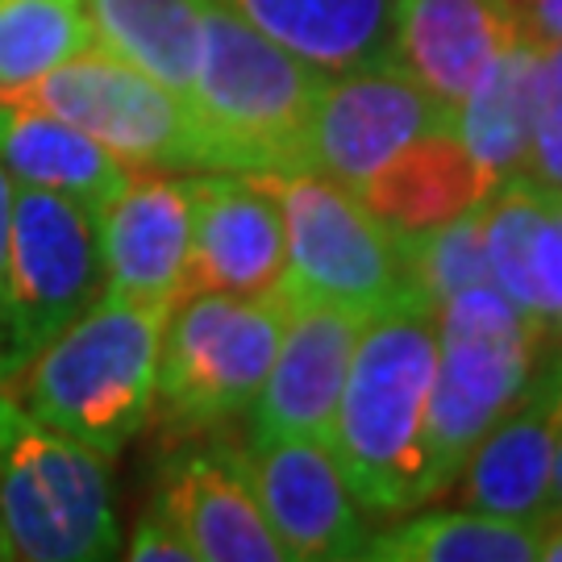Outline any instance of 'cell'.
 Here are the masks:
<instances>
[{
  "label": "cell",
  "instance_id": "ac0fdd59",
  "mask_svg": "<svg viewBox=\"0 0 562 562\" xmlns=\"http://www.w3.org/2000/svg\"><path fill=\"white\" fill-rule=\"evenodd\" d=\"M0 167L13 183L59 192L92 217L130 180V167L101 142L13 92H0Z\"/></svg>",
  "mask_w": 562,
  "mask_h": 562
},
{
  "label": "cell",
  "instance_id": "6da1fadb",
  "mask_svg": "<svg viewBox=\"0 0 562 562\" xmlns=\"http://www.w3.org/2000/svg\"><path fill=\"white\" fill-rule=\"evenodd\" d=\"M438 367V304L417 283L362 322L329 450L367 517L425 508V413Z\"/></svg>",
  "mask_w": 562,
  "mask_h": 562
},
{
  "label": "cell",
  "instance_id": "603a6c76",
  "mask_svg": "<svg viewBox=\"0 0 562 562\" xmlns=\"http://www.w3.org/2000/svg\"><path fill=\"white\" fill-rule=\"evenodd\" d=\"M542 525L508 521L480 508L417 513L367 538L362 559L375 562H533Z\"/></svg>",
  "mask_w": 562,
  "mask_h": 562
},
{
  "label": "cell",
  "instance_id": "cb8c5ba5",
  "mask_svg": "<svg viewBox=\"0 0 562 562\" xmlns=\"http://www.w3.org/2000/svg\"><path fill=\"white\" fill-rule=\"evenodd\" d=\"M92 46L83 0H0V92L42 80Z\"/></svg>",
  "mask_w": 562,
  "mask_h": 562
},
{
  "label": "cell",
  "instance_id": "d6a6232c",
  "mask_svg": "<svg viewBox=\"0 0 562 562\" xmlns=\"http://www.w3.org/2000/svg\"><path fill=\"white\" fill-rule=\"evenodd\" d=\"M0 559H4V550H0Z\"/></svg>",
  "mask_w": 562,
  "mask_h": 562
},
{
  "label": "cell",
  "instance_id": "9c48e42d",
  "mask_svg": "<svg viewBox=\"0 0 562 562\" xmlns=\"http://www.w3.org/2000/svg\"><path fill=\"white\" fill-rule=\"evenodd\" d=\"M101 296L104 267L97 217L59 192L13 183L9 308H4L13 371Z\"/></svg>",
  "mask_w": 562,
  "mask_h": 562
},
{
  "label": "cell",
  "instance_id": "e0dca14e",
  "mask_svg": "<svg viewBox=\"0 0 562 562\" xmlns=\"http://www.w3.org/2000/svg\"><path fill=\"white\" fill-rule=\"evenodd\" d=\"M150 504L180 529L196 562H288L255 492L241 480L234 446L176 454Z\"/></svg>",
  "mask_w": 562,
  "mask_h": 562
},
{
  "label": "cell",
  "instance_id": "4dcf8cb0",
  "mask_svg": "<svg viewBox=\"0 0 562 562\" xmlns=\"http://www.w3.org/2000/svg\"><path fill=\"white\" fill-rule=\"evenodd\" d=\"M554 517H562V425L559 442H554V467H550V496H546V521H554Z\"/></svg>",
  "mask_w": 562,
  "mask_h": 562
},
{
  "label": "cell",
  "instance_id": "5b68a950",
  "mask_svg": "<svg viewBox=\"0 0 562 562\" xmlns=\"http://www.w3.org/2000/svg\"><path fill=\"white\" fill-rule=\"evenodd\" d=\"M288 322V296L183 292L162 325L150 417L162 438H213L250 413Z\"/></svg>",
  "mask_w": 562,
  "mask_h": 562
},
{
  "label": "cell",
  "instance_id": "5bb4252c",
  "mask_svg": "<svg viewBox=\"0 0 562 562\" xmlns=\"http://www.w3.org/2000/svg\"><path fill=\"white\" fill-rule=\"evenodd\" d=\"M192 238L188 176L138 167L113 201L97 213L104 296L171 308L183 292Z\"/></svg>",
  "mask_w": 562,
  "mask_h": 562
},
{
  "label": "cell",
  "instance_id": "4fadbf2b",
  "mask_svg": "<svg viewBox=\"0 0 562 562\" xmlns=\"http://www.w3.org/2000/svg\"><path fill=\"white\" fill-rule=\"evenodd\" d=\"M371 313L334 301H288L280 346L259 396L250 404V434H301L329 446L341 383L355 341Z\"/></svg>",
  "mask_w": 562,
  "mask_h": 562
},
{
  "label": "cell",
  "instance_id": "d6986e66",
  "mask_svg": "<svg viewBox=\"0 0 562 562\" xmlns=\"http://www.w3.org/2000/svg\"><path fill=\"white\" fill-rule=\"evenodd\" d=\"M492 188L454 125H442L401 146L355 196L396 234H422L483 204Z\"/></svg>",
  "mask_w": 562,
  "mask_h": 562
},
{
  "label": "cell",
  "instance_id": "1f68e13d",
  "mask_svg": "<svg viewBox=\"0 0 562 562\" xmlns=\"http://www.w3.org/2000/svg\"><path fill=\"white\" fill-rule=\"evenodd\" d=\"M538 559L542 562H562V517L542 525V538H538Z\"/></svg>",
  "mask_w": 562,
  "mask_h": 562
},
{
  "label": "cell",
  "instance_id": "7a4b0ae2",
  "mask_svg": "<svg viewBox=\"0 0 562 562\" xmlns=\"http://www.w3.org/2000/svg\"><path fill=\"white\" fill-rule=\"evenodd\" d=\"M167 313L159 304L101 296L0 387L42 425L101 459H117L150 422Z\"/></svg>",
  "mask_w": 562,
  "mask_h": 562
},
{
  "label": "cell",
  "instance_id": "ba28073f",
  "mask_svg": "<svg viewBox=\"0 0 562 562\" xmlns=\"http://www.w3.org/2000/svg\"><path fill=\"white\" fill-rule=\"evenodd\" d=\"M13 97L71 121L125 167L204 171V150L188 104L101 46L50 67L42 80L13 88Z\"/></svg>",
  "mask_w": 562,
  "mask_h": 562
},
{
  "label": "cell",
  "instance_id": "2e32d148",
  "mask_svg": "<svg viewBox=\"0 0 562 562\" xmlns=\"http://www.w3.org/2000/svg\"><path fill=\"white\" fill-rule=\"evenodd\" d=\"M521 38L517 0H396L392 59L454 121L462 101Z\"/></svg>",
  "mask_w": 562,
  "mask_h": 562
},
{
  "label": "cell",
  "instance_id": "4316f807",
  "mask_svg": "<svg viewBox=\"0 0 562 562\" xmlns=\"http://www.w3.org/2000/svg\"><path fill=\"white\" fill-rule=\"evenodd\" d=\"M517 180L562 188V101H538L533 113V138L525 155V171Z\"/></svg>",
  "mask_w": 562,
  "mask_h": 562
},
{
  "label": "cell",
  "instance_id": "d4e9b609",
  "mask_svg": "<svg viewBox=\"0 0 562 562\" xmlns=\"http://www.w3.org/2000/svg\"><path fill=\"white\" fill-rule=\"evenodd\" d=\"M404 255H408V276L434 304L450 301L454 292L471 283L492 280L487 276V250H483V204L467 209L450 222L404 234Z\"/></svg>",
  "mask_w": 562,
  "mask_h": 562
},
{
  "label": "cell",
  "instance_id": "f546056e",
  "mask_svg": "<svg viewBox=\"0 0 562 562\" xmlns=\"http://www.w3.org/2000/svg\"><path fill=\"white\" fill-rule=\"evenodd\" d=\"M525 34L533 42H562V0H529V9H521Z\"/></svg>",
  "mask_w": 562,
  "mask_h": 562
},
{
  "label": "cell",
  "instance_id": "3957f363",
  "mask_svg": "<svg viewBox=\"0 0 562 562\" xmlns=\"http://www.w3.org/2000/svg\"><path fill=\"white\" fill-rule=\"evenodd\" d=\"M322 83V71L262 38L222 0H204L201 67L188 92L204 171H304Z\"/></svg>",
  "mask_w": 562,
  "mask_h": 562
},
{
  "label": "cell",
  "instance_id": "8992f818",
  "mask_svg": "<svg viewBox=\"0 0 562 562\" xmlns=\"http://www.w3.org/2000/svg\"><path fill=\"white\" fill-rule=\"evenodd\" d=\"M109 459L30 417L0 387V550L25 562L121 554Z\"/></svg>",
  "mask_w": 562,
  "mask_h": 562
},
{
  "label": "cell",
  "instance_id": "ffe728a7",
  "mask_svg": "<svg viewBox=\"0 0 562 562\" xmlns=\"http://www.w3.org/2000/svg\"><path fill=\"white\" fill-rule=\"evenodd\" d=\"M322 76L392 59L396 0H222Z\"/></svg>",
  "mask_w": 562,
  "mask_h": 562
},
{
  "label": "cell",
  "instance_id": "30bf717a",
  "mask_svg": "<svg viewBox=\"0 0 562 562\" xmlns=\"http://www.w3.org/2000/svg\"><path fill=\"white\" fill-rule=\"evenodd\" d=\"M234 462L288 562L362 559L371 538L362 525L367 513L350 496L338 459L322 438L250 434L246 446H234Z\"/></svg>",
  "mask_w": 562,
  "mask_h": 562
},
{
  "label": "cell",
  "instance_id": "9a60e30c",
  "mask_svg": "<svg viewBox=\"0 0 562 562\" xmlns=\"http://www.w3.org/2000/svg\"><path fill=\"white\" fill-rule=\"evenodd\" d=\"M562 425V346L533 367L525 392L513 408L483 434L471 450L467 467L454 480V496L462 508H480L508 521H546V496H550V467L554 442Z\"/></svg>",
  "mask_w": 562,
  "mask_h": 562
},
{
  "label": "cell",
  "instance_id": "52a82bcc",
  "mask_svg": "<svg viewBox=\"0 0 562 562\" xmlns=\"http://www.w3.org/2000/svg\"><path fill=\"white\" fill-rule=\"evenodd\" d=\"M283 209L280 292L288 301H334L380 308L413 283L404 234L383 225L367 204L322 171H267Z\"/></svg>",
  "mask_w": 562,
  "mask_h": 562
},
{
  "label": "cell",
  "instance_id": "277c9868",
  "mask_svg": "<svg viewBox=\"0 0 562 562\" xmlns=\"http://www.w3.org/2000/svg\"><path fill=\"white\" fill-rule=\"evenodd\" d=\"M550 338L492 280L438 304V367L425 413V504L446 496L483 434L513 408Z\"/></svg>",
  "mask_w": 562,
  "mask_h": 562
},
{
  "label": "cell",
  "instance_id": "7c38bea8",
  "mask_svg": "<svg viewBox=\"0 0 562 562\" xmlns=\"http://www.w3.org/2000/svg\"><path fill=\"white\" fill-rule=\"evenodd\" d=\"M192 238L183 292L267 296L283 280V209L259 171H192ZM180 292V296H183Z\"/></svg>",
  "mask_w": 562,
  "mask_h": 562
},
{
  "label": "cell",
  "instance_id": "484cf974",
  "mask_svg": "<svg viewBox=\"0 0 562 562\" xmlns=\"http://www.w3.org/2000/svg\"><path fill=\"white\" fill-rule=\"evenodd\" d=\"M533 308L550 338H562V188L542 183V213L533 225Z\"/></svg>",
  "mask_w": 562,
  "mask_h": 562
},
{
  "label": "cell",
  "instance_id": "44dd1931",
  "mask_svg": "<svg viewBox=\"0 0 562 562\" xmlns=\"http://www.w3.org/2000/svg\"><path fill=\"white\" fill-rule=\"evenodd\" d=\"M83 13L101 50L188 104L201 67L204 0H83Z\"/></svg>",
  "mask_w": 562,
  "mask_h": 562
},
{
  "label": "cell",
  "instance_id": "83f0119b",
  "mask_svg": "<svg viewBox=\"0 0 562 562\" xmlns=\"http://www.w3.org/2000/svg\"><path fill=\"white\" fill-rule=\"evenodd\" d=\"M125 559H138V562H196L188 542L180 538V529L162 517L159 508L150 504L146 513L134 525V538L125 546Z\"/></svg>",
  "mask_w": 562,
  "mask_h": 562
},
{
  "label": "cell",
  "instance_id": "7402d4cb",
  "mask_svg": "<svg viewBox=\"0 0 562 562\" xmlns=\"http://www.w3.org/2000/svg\"><path fill=\"white\" fill-rule=\"evenodd\" d=\"M533 113H538V42L525 34L462 101L454 113V134L492 183L517 180L533 138Z\"/></svg>",
  "mask_w": 562,
  "mask_h": 562
},
{
  "label": "cell",
  "instance_id": "f1b7e54d",
  "mask_svg": "<svg viewBox=\"0 0 562 562\" xmlns=\"http://www.w3.org/2000/svg\"><path fill=\"white\" fill-rule=\"evenodd\" d=\"M9 222H13V180L0 167V383L9 380L13 362H9V325H4V308H9Z\"/></svg>",
  "mask_w": 562,
  "mask_h": 562
},
{
  "label": "cell",
  "instance_id": "8fae6325",
  "mask_svg": "<svg viewBox=\"0 0 562 562\" xmlns=\"http://www.w3.org/2000/svg\"><path fill=\"white\" fill-rule=\"evenodd\" d=\"M442 125H454L450 113L429 101L396 59L325 76L308 117L304 171H322L359 192L401 146Z\"/></svg>",
  "mask_w": 562,
  "mask_h": 562
}]
</instances>
